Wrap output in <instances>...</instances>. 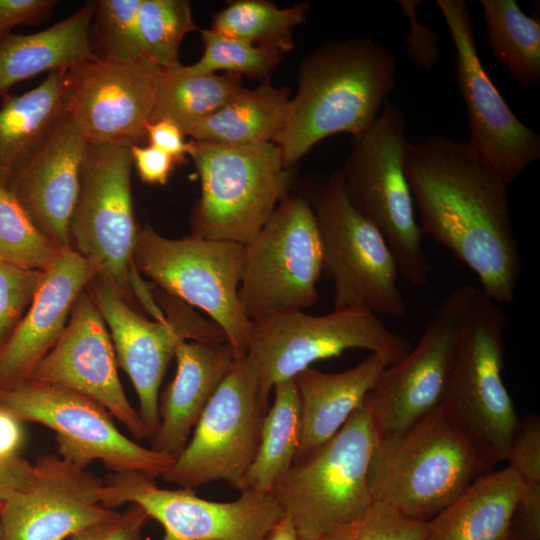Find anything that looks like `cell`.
<instances>
[{
  "mask_svg": "<svg viewBox=\"0 0 540 540\" xmlns=\"http://www.w3.org/2000/svg\"><path fill=\"white\" fill-rule=\"evenodd\" d=\"M310 4L279 8L267 0H235L212 16L213 31L287 53L294 48L293 31L305 23Z\"/></svg>",
  "mask_w": 540,
  "mask_h": 540,
  "instance_id": "33",
  "label": "cell"
},
{
  "mask_svg": "<svg viewBox=\"0 0 540 540\" xmlns=\"http://www.w3.org/2000/svg\"><path fill=\"white\" fill-rule=\"evenodd\" d=\"M486 473L440 408L406 432L378 439L367 481L374 501L428 522Z\"/></svg>",
  "mask_w": 540,
  "mask_h": 540,
  "instance_id": "5",
  "label": "cell"
},
{
  "mask_svg": "<svg viewBox=\"0 0 540 540\" xmlns=\"http://www.w3.org/2000/svg\"><path fill=\"white\" fill-rule=\"evenodd\" d=\"M203 54L184 69L193 74L225 73L246 75L251 79L268 80L280 64L282 53L248 41L229 37L209 29H201Z\"/></svg>",
  "mask_w": 540,
  "mask_h": 540,
  "instance_id": "35",
  "label": "cell"
},
{
  "mask_svg": "<svg viewBox=\"0 0 540 540\" xmlns=\"http://www.w3.org/2000/svg\"><path fill=\"white\" fill-rule=\"evenodd\" d=\"M303 196L317 224L323 270L333 282V310L403 317L407 306L394 254L353 205L341 170L309 181Z\"/></svg>",
  "mask_w": 540,
  "mask_h": 540,
  "instance_id": "6",
  "label": "cell"
},
{
  "mask_svg": "<svg viewBox=\"0 0 540 540\" xmlns=\"http://www.w3.org/2000/svg\"><path fill=\"white\" fill-rule=\"evenodd\" d=\"M267 540H303L295 532L290 520L284 518L271 530Z\"/></svg>",
  "mask_w": 540,
  "mask_h": 540,
  "instance_id": "47",
  "label": "cell"
},
{
  "mask_svg": "<svg viewBox=\"0 0 540 540\" xmlns=\"http://www.w3.org/2000/svg\"><path fill=\"white\" fill-rule=\"evenodd\" d=\"M377 441L365 399L330 440L278 480L271 492L301 539L322 540L370 508L367 474Z\"/></svg>",
  "mask_w": 540,
  "mask_h": 540,
  "instance_id": "8",
  "label": "cell"
},
{
  "mask_svg": "<svg viewBox=\"0 0 540 540\" xmlns=\"http://www.w3.org/2000/svg\"><path fill=\"white\" fill-rule=\"evenodd\" d=\"M477 288H454L437 309L415 348L387 366L368 393L378 439L400 435L441 404Z\"/></svg>",
  "mask_w": 540,
  "mask_h": 540,
  "instance_id": "16",
  "label": "cell"
},
{
  "mask_svg": "<svg viewBox=\"0 0 540 540\" xmlns=\"http://www.w3.org/2000/svg\"><path fill=\"white\" fill-rule=\"evenodd\" d=\"M98 274L71 247L44 271L22 320L0 348V389L27 382L65 330L79 295Z\"/></svg>",
  "mask_w": 540,
  "mask_h": 540,
  "instance_id": "23",
  "label": "cell"
},
{
  "mask_svg": "<svg viewBox=\"0 0 540 540\" xmlns=\"http://www.w3.org/2000/svg\"><path fill=\"white\" fill-rule=\"evenodd\" d=\"M244 254L245 246L237 242L193 235L170 239L145 224L133 263L158 289L207 313L238 359L248 354L252 333L238 297Z\"/></svg>",
  "mask_w": 540,
  "mask_h": 540,
  "instance_id": "9",
  "label": "cell"
},
{
  "mask_svg": "<svg viewBox=\"0 0 540 540\" xmlns=\"http://www.w3.org/2000/svg\"><path fill=\"white\" fill-rule=\"evenodd\" d=\"M22 423L0 408V465L13 464L22 459L20 450L25 441Z\"/></svg>",
  "mask_w": 540,
  "mask_h": 540,
  "instance_id": "45",
  "label": "cell"
},
{
  "mask_svg": "<svg viewBox=\"0 0 540 540\" xmlns=\"http://www.w3.org/2000/svg\"><path fill=\"white\" fill-rule=\"evenodd\" d=\"M138 26L147 59L160 68L181 64L180 45L187 33L198 29L187 0H141Z\"/></svg>",
  "mask_w": 540,
  "mask_h": 540,
  "instance_id": "34",
  "label": "cell"
},
{
  "mask_svg": "<svg viewBox=\"0 0 540 540\" xmlns=\"http://www.w3.org/2000/svg\"><path fill=\"white\" fill-rule=\"evenodd\" d=\"M140 4L141 0L95 1L93 20L101 48L99 58L116 62L147 59L138 26Z\"/></svg>",
  "mask_w": 540,
  "mask_h": 540,
  "instance_id": "37",
  "label": "cell"
},
{
  "mask_svg": "<svg viewBox=\"0 0 540 540\" xmlns=\"http://www.w3.org/2000/svg\"><path fill=\"white\" fill-rule=\"evenodd\" d=\"M106 508L137 504L163 528L162 540H267L284 518L272 492L244 489L238 499L216 502L192 489H163L141 472L104 479Z\"/></svg>",
  "mask_w": 540,
  "mask_h": 540,
  "instance_id": "17",
  "label": "cell"
},
{
  "mask_svg": "<svg viewBox=\"0 0 540 540\" xmlns=\"http://www.w3.org/2000/svg\"><path fill=\"white\" fill-rule=\"evenodd\" d=\"M405 123L403 110L386 100L374 122L352 136L341 172L353 205L387 241L399 275L413 286H423L432 265L405 174Z\"/></svg>",
  "mask_w": 540,
  "mask_h": 540,
  "instance_id": "7",
  "label": "cell"
},
{
  "mask_svg": "<svg viewBox=\"0 0 540 540\" xmlns=\"http://www.w3.org/2000/svg\"><path fill=\"white\" fill-rule=\"evenodd\" d=\"M138 540H143L142 538H139Z\"/></svg>",
  "mask_w": 540,
  "mask_h": 540,
  "instance_id": "48",
  "label": "cell"
},
{
  "mask_svg": "<svg viewBox=\"0 0 540 540\" xmlns=\"http://www.w3.org/2000/svg\"><path fill=\"white\" fill-rule=\"evenodd\" d=\"M274 402L262 420L259 446L244 489L271 492L293 466L301 438L300 400L295 378L274 387Z\"/></svg>",
  "mask_w": 540,
  "mask_h": 540,
  "instance_id": "30",
  "label": "cell"
},
{
  "mask_svg": "<svg viewBox=\"0 0 540 540\" xmlns=\"http://www.w3.org/2000/svg\"><path fill=\"white\" fill-rule=\"evenodd\" d=\"M522 489L520 477L508 466L481 474L427 522L423 540H508Z\"/></svg>",
  "mask_w": 540,
  "mask_h": 540,
  "instance_id": "27",
  "label": "cell"
},
{
  "mask_svg": "<svg viewBox=\"0 0 540 540\" xmlns=\"http://www.w3.org/2000/svg\"><path fill=\"white\" fill-rule=\"evenodd\" d=\"M43 276L42 270L0 260V348L25 315Z\"/></svg>",
  "mask_w": 540,
  "mask_h": 540,
  "instance_id": "39",
  "label": "cell"
},
{
  "mask_svg": "<svg viewBox=\"0 0 540 540\" xmlns=\"http://www.w3.org/2000/svg\"><path fill=\"white\" fill-rule=\"evenodd\" d=\"M176 374L159 399L160 424L151 448L176 459L236 359L228 342L182 341Z\"/></svg>",
  "mask_w": 540,
  "mask_h": 540,
  "instance_id": "24",
  "label": "cell"
},
{
  "mask_svg": "<svg viewBox=\"0 0 540 540\" xmlns=\"http://www.w3.org/2000/svg\"><path fill=\"white\" fill-rule=\"evenodd\" d=\"M404 167L423 235L473 271L489 298L513 302L522 264L510 184L468 141L444 136L408 141Z\"/></svg>",
  "mask_w": 540,
  "mask_h": 540,
  "instance_id": "1",
  "label": "cell"
},
{
  "mask_svg": "<svg viewBox=\"0 0 540 540\" xmlns=\"http://www.w3.org/2000/svg\"><path fill=\"white\" fill-rule=\"evenodd\" d=\"M187 155L200 178L191 235L249 243L290 194L294 168L274 142L230 145L190 140Z\"/></svg>",
  "mask_w": 540,
  "mask_h": 540,
  "instance_id": "4",
  "label": "cell"
},
{
  "mask_svg": "<svg viewBox=\"0 0 540 540\" xmlns=\"http://www.w3.org/2000/svg\"><path fill=\"white\" fill-rule=\"evenodd\" d=\"M426 531L427 522L406 518L374 501L360 518L336 528L322 540H423Z\"/></svg>",
  "mask_w": 540,
  "mask_h": 540,
  "instance_id": "38",
  "label": "cell"
},
{
  "mask_svg": "<svg viewBox=\"0 0 540 540\" xmlns=\"http://www.w3.org/2000/svg\"><path fill=\"white\" fill-rule=\"evenodd\" d=\"M242 87L238 74H193L182 64L160 68L151 122L168 119L187 136L198 121L223 106Z\"/></svg>",
  "mask_w": 540,
  "mask_h": 540,
  "instance_id": "31",
  "label": "cell"
},
{
  "mask_svg": "<svg viewBox=\"0 0 540 540\" xmlns=\"http://www.w3.org/2000/svg\"><path fill=\"white\" fill-rule=\"evenodd\" d=\"M117 368L110 333L86 288L77 298L62 335L28 381L80 393L103 406L134 439H148L146 426L130 404Z\"/></svg>",
  "mask_w": 540,
  "mask_h": 540,
  "instance_id": "21",
  "label": "cell"
},
{
  "mask_svg": "<svg viewBox=\"0 0 540 540\" xmlns=\"http://www.w3.org/2000/svg\"><path fill=\"white\" fill-rule=\"evenodd\" d=\"M435 3L456 50V80L468 112V142L511 184L540 157V136L512 112L486 72L467 2Z\"/></svg>",
  "mask_w": 540,
  "mask_h": 540,
  "instance_id": "18",
  "label": "cell"
},
{
  "mask_svg": "<svg viewBox=\"0 0 540 540\" xmlns=\"http://www.w3.org/2000/svg\"><path fill=\"white\" fill-rule=\"evenodd\" d=\"M245 246L241 306L251 321L312 307L323 270L320 236L312 208L289 194Z\"/></svg>",
  "mask_w": 540,
  "mask_h": 540,
  "instance_id": "13",
  "label": "cell"
},
{
  "mask_svg": "<svg viewBox=\"0 0 540 540\" xmlns=\"http://www.w3.org/2000/svg\"><path fill=\"white\" fill-rule=\"evenodd\" d=\"M105 482L57 455L40 456L27 483L0 510V540H66L114 518L103 506Z\"/></svg>",
  "mask_w": 540,
  "mask_h": 540,
  "instance_id": "20",
  "label": "cell"
},
{
  "mask_svg": "<svg viewBox=\"0 0 540 540\" xmlns=\"http://www.w3.org/2000/svg\"><path fill=\"white\" fill-rule=\"evenodd\" d=\"M33 464L21 459L13 464L0 465V510L6 499L29 480Z\"/></svg>",
  "mask_w": 540,
  "mask_h": 540,
  "instance_id": "46",
  "label": "cell"
},
{
  "mask_svg": "<svg viewBox=\"0 0 540 540\" xmlns=\"http://www.w3.org/2000/svg\"><path fill=\"white\" fill-rule=\"evenodd\" d=\"M0 408L23 423L55 431L59 456L82 468L98 460L111 473L141 472L156 479L175 462L126 437L103 406L61 386L27 381L2 388Z\"/></svg>",
  "mask_w": 540,
  "mask_h": 540,
  "instance_id": "14",
  "label": "cell"
},
{
  "mask_svg": "<svg viewBox=\"0 0 540 540\" xmlns=\"http://www.w3.org/2000/svg\"><path fill=\"white\" fill-rule=\"evenodd\" d=\"M57 4V0H0V38L15 26L43 21Z\"/></svg>",
  "mask_w": 540,
  "mask_h": 540,
  "instance_id": "42",
  "label": "cell"
},
{
  "mask_svg": "<svg viewBox=\"0 0 540 540\" xmlns=\"http://www.w3.org/2000/svg\"><path fill=\"white\" fill-rule=\"evenodd\" d=\"M147 144L153 145L173 157L176 164L187 163L188 142L180 127L168 119H159L146 127Z\"/></svg>",
  "mask_w": 540,
  "mask_h": 540,
  "instance_id": "44",
  "label": "cell"
},
{
  "mask_svg": "<svg viewBox=\"0 0 540 540\" xmlns=\"http://www.w3.org/2000/svg\"><path fill=\"white\" fill-rule=\"evenodd\" d=\"M53 71L21 95L6 93L0 106V187L6 188L22 163L66 114L64 73Z\"/></svg>",
  "mask_w": 540,
  "mask_h": 540,
  "instance_id": "28",
  "label": "cell"
},
{
  "mask_svg": "<svg viewBox=\"0 0 540 540\" xmlns=\"http://www.w3.org/2000/svg\"><path fill=\"white\" fill-rule=\"evenodd\" d=\"M60 251L36 227L12 193L0 187V260L45 271Z\"/></svg>",
  "mask_w": 540,
  "mask_h": 540,
  "instance_id": "36",
  "label": "cell"
},
{
  "mask_svg": "<svg viewBox=\"0 0 540 540\" xmlns=\"http://www.w3.org/2000/svg\"><path fill=\"white\" fill-rule=\"evenodd\" d=\"M133 143H87L70 224V247L138 310L129 273L139 233L131 191Z\"/></svg>",
  "mask_w": 540,
  "mask_h": 540,
  "instance_id": "12",
  "label": "cell"
},
{
  "mask_svg": "<svg viewBox=\"0 0 540 540\" xmlns=\"http://www.w3.org/2000/svg\"><path fill=\"white\" fill-rule=\"evenodd\" d=\"M396 71L394 54L368 37L331 41L309 52L300 63L297 93L274 141L285 167L294 168L331 135L355 136L366 130L394 89Z\"/></svg>",
  "mask_w": 540,
  "mask_h": 540,
  "instance_id": "2",
  "label": "cell"
},
{
  "mask_svg": "<svg viewBox=\"0 0 540 540\" xmlns=\"http://www.w3.org/2000/svg\"><path fill=\"white\" fill-rule=\"evenodd\" d=\"M387 366L390 364L383 356L371 353L343 372L326 373L308 367L295 377L301 438L294 464L312 455L341 429Z\"/></svg>",
  "mask_w": 540,
  "mask_h": 540,
  "instance_id": "25",
  "label": "cell"
},
{
  "mask_svg": "<svg viewBox=\"0 0 540 540\" xmlns=\"http://www.w3.org/2000/svg\"><path fill=\"white\" fill-rule=\"evenodd\" d=\"M265 414L252 359L248 355L235 359L202 412L192 438L162 478L192 490L222 480L242 491Z\"/></svg>",
  "mask_w": 540,
  "mask_h": 540,
  "instance_id": "15",
  "label": "cell"
},
{
  "mask_svg": "<svg viewBox=\"0 0 540 540\" xmlns=\"http://www.w3.org/2000/svg\"><path fill=\"white\" fill-rule=\"evenodd\" d=\"M94 11L95 1H89L45 30L1 37L0 99L22 80L96 58L91 41Z\"/></svg>",
  "mask_w": 540,
  "mask_h": 540,
  "instance_id": "26",
  "label": "cell"
},
{
  "mask_svg": "<svg viewBox=\"0 0 540 540\" xmlns=\"http://www.w3.org/2000/svg\"><path fill=\"white\" fill-rule=\"evenodd\" d=\"M488 45L522 87L540 83V21L514 0H481Z\"/></svg>",
  "mask_w": 540,
  "mask_h": 540,
  "instance_id": "32",
  "label": "cell"
},
{
  "mask_svg": "<svg viewBox=\"0 0 540 540\" xmlns=\"http://www.w3.org/2000/svg\"><path fill=\"white\" fill-rule=\"evenodd\" d=\"M366 349L383 356L390 365L411 350L410 342L388 329L376 314L336 311L309 315L284 312L252 321L248 356L259 377V394L265 413L273 387L295 378L311 364L339 356L348 349Z\"/></svg>",
  "mask_w": 540,
  "mask_h": 540,
  "instance_id": "10",
  "label": "cell"
},
{
  "mask_svg": "<svg viewBox=\"0 0 540 540\" xmlns=\"http://www.w3.org/2000/svg\"><path fill=\"white\" fill-rule=\"evenodd\" d=\"M148 519L145 510L132 503L114 518L91 524L66 540H138Z\"/></svg>",
  "mask_w": 540,
  "mask_h": 540,
  "instance_id": "41",
  "label": "cell"
},
{
  "mask_svg": "<svg viewBox=\"0 0 540 540\" xmlns=\"http://www.w3.org/2000/svg\"><path fill=\"white\" fill-rule=\"evenodd\" d=\"M159 71L148 59L116 62L96 57L75 65L64 73L65 112L87 143L143 145Z\"/></svg>",
  "mask_w": 540,
  "mask_h": 540,
  "instance_id": "19",
  "label": "cell"
},
{
  "mask_svg": "<svg viewBox=\"0 0 540 540\" xmlns=\"http://www.w3.org/2000/svg\"><path fill=\"white\" fill-rule=\"evenodd\" d=\"M131 154L140 179L150 185H165L173 166L172 156L150 145L132 144Z\"/></svg>",
  "mask_w": 540,
  "mask_h": 540,
  "instance_id": "43",
  "label": "cell"
},
{
  "mask_svg": "<svg viewBox=\"0 0 540 540\" xmlns=\"http://www.w3.org/2000/svg\"><path fill=\"white\" fill-rule=\"evenodd\" d=\"M507 325L508 316L500 304L477 288L439 406L485 472L505 461L519 422L502 378Z\"/></svg>",
  "mask_w": 540,
  "mask_h": 540,
  "instance_id": "3",
  "label": "cell"
},
{
  "mask_svg": "<svg viewBox=\"0 0 540 540\" xmlns=\"http://www.w3.org/2000/svg\"><path fill=\"white\" fill-rule=\"evenodd\" d=\"M86 145L75 122L64 114L6 187L36 227L61 249L70 247L69 224Z\"/></svg>",
  "mask_w": 540,
  "mask_h": 540,
  "instance_id": "22",
  "label": "cell"
},
{
  "mask_svg": "<svg viewBox=\"0 0 540 540\" xmlns=\"http://www.w3.org/2000/svg\"><path fill=\"white\" fill-rule=\"evenodd\" d=\"M423 4V0L398 1L409 22V32L405 36L407 56L422 69L430 70L440 57V48L435 31L417 17V9Z\"/></svg>",
  "mask_w": 540,
  "mask_h": 540,
  "instance_id": "40",
  "label": "cell"
},
{
  "mask_svg": "<svg viewBox=\"0 0 540 540\" xmlns=\"http://www.w3.org/2000/svg\"><path fill=\"white\" fill-rule=\"evenodd\" d=\"M87 290L106 323L118 366L126 372L137 393L138 411L151 442L160 424L159 389L178 344L227 342L226 335L213 321L160 289L154 296L164 312L163 320L144 317L99 274Z\"/></svg>",
  "mask_w": 540,
  "mask_h": 540,
  "instance_id": "11",
  "label": "cell"
},
{
  "mask_svg": "<svg viewBox=\"0 0 540 540\" xmlns=\"http://www.w3.org/2000/svg\"><path fill=\"white\" fill-rule=\"evenodd\" d=\"M290 90L264 80L255 89L242 87L223 106L198 121L187 133L192 140L244 145L274 142L280 133Z\"/></svg>",
  "mask_w": 540,
  "mask_h": 540,
  "instance_id": "29",
  "label": "cell"
}]
</instances>
